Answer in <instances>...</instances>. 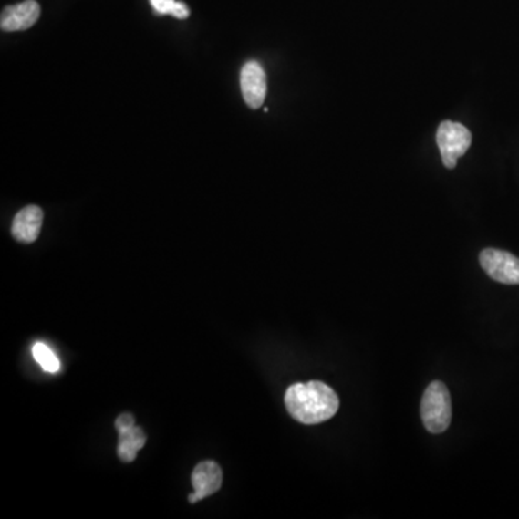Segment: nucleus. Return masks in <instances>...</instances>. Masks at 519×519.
I'll return each instance as SVG.
<instances>
[{
  "mask_svg": "<svg viewBox=\"0 0 519 519\" xmlns=\"http://www.w3.org/2000/svg\"><path fill=\"white\" fill-rule=\"evenodd\" d=\"M285 402L290 416L302 424L324 423L339 410L337 392L320 381L293 384L285 391Z\"/></svg>",
  "mask_w": 519,
  "mask_h": 519,
  "instance_id": "nucleus-1",
  "label": "nucleus"
},
{
  "mask_svg": "<svg viewBox=\"0 0 519 519\" xmlns=\"http://www.w3.org/2000/svg\"><path fill=\"white\" fill-rule=\"evenodd\" d=\"M421 420L427 431L433 434L444 433L452 421L451 392L443 382L433 381L427 387L421 399Z\"/></svg>",
  "mask_w": 519,
  "mask_h": 519,
  "instance_id": "nucleus-2",
  "label": "nucleus"
},
{
  "mask_svg": "<svg viewBox=\"0 0 519 519\" xmlns=\"http://www.w3.org/2000/svg\"><path fill=\"white\" fill-rule=\"evenodd\" d=\"M437 146L441 149V161L447 169H454L459 158L466 153L472 145V133L463 124L443 121L437 130Z\"/></svg>",
  "mask_w": 519,
  "mask_h": 519,
  "instance_id": "nucleus-3",
  "label": "nucleus"
},
{
  "mask_svg": "<svg viewBox=\"0 0 519 519\" xmlns=\"http://www.w3.org/2000/svg\"><path fill=\"white\" fill-rule=\"evenodd\" d=\"M479 262L492 280L503 285H519V258L511 253L486 248L479 255Z\"/></svg>",
  "mask_w": 519,
  "mask_h": 519,
  "instance_id": "nucleus-4",
  "label": "nucleus"
},
{
  "mask_svg": "<svg viewBox=\"0 0 519 519\" xmlns=\"http://www.w3.org/2000/svg\"><path fill=\"white\" fill-rule=\"evenodd\" d=\"M240 86L245 104L253 110L260 109L267 94V77H265V69L257 61H248L243 67Z\"/></svg>",
  "mask_w": 519,
  "mask_h": 519,
  "instance_id": "nucleus-5",
  "label": "nucleus"
},
{
  "mask_svg": "<svg viewBox=\"0 0 519 519\" xmlns=\"http://www.w3.org/2000/svg\"><path fill=\"white\" fill-rule=\"evenodd\" d=\"M116 429L119 431V459L121 462H126V463H130L138 456L139 451L145 447V431L134 424V417L129 413L118 417Z\"/></svg>",
  "mask_w": 519,
  "mask_h": 519,
  "instance_id": "nucleus-6",
  "label": "nucleus"
},
{
  "mask_svg": "<svg viewBox=\"0 0 519 519\" xmlns=\"http://www.w3.org/2000/svg\"><path fill=\"white\" fill-rule=\"evenodd\" d=\"M41 16V6L35 0L5 7L0 16V28L6 32L26 31L32 28Z\"/></svg>",
  "mask_w": 519,
  "mask_h": 519,
  "instance_id": "nucleus-7",
  "label": "nucleus"
},
{
  "mask_svg": "<svg viewBox=\"0 0 519 519\" xmlns=\"http://www.w3.org/2000/svg\"><path fill=\"white\" fill-rule=\"evenodd\" d=\"M223 485V471L220 464L213 461H205L193 469V493L188 496L191 503H196L201 499L213 495Z\"/></svg>",
  "mask_w": 519,
  "mask_h": 519,
  "instance_id": "nucleus-8",
  "label": "nucleus"
},
{
  "mask_svg": "<svg viewBox=\"0 0 519 519\" xmlns=\"http://www.w3.org/2000/svg\"><path fill=\"white\" fill-rule=\"evenodd\" d=\"M42 221H44V213L41 208L36 205L25 207L15 215L14 223H12V235L19 243L31 244L39 237Z\"/></svg>",
  "mask_w": 519,
  "mask_h": 519,
  "instance_id": "nucleus-9",
  "label": "nucleus"
},
{
  "mask_svg": "<svg viewBox=\"0 0 519 519\" xmlns=\"http://www.w3.org/2000/svg\"><path fill=\"white\" fill-rule=\"evenodd\" d=\"M32 355H34L35 361L38 362L39 367L45 372L57 374V372L61 371V362H59L58 357L44 342H36L32 347Z\"/></svg>",
  "mask_w": 519,
  "mask_h": 519,
  "instance_id": "nucleus-10",
  "label": "nucleus"
},
{
  "mask_svg": "<svg viewBox=\"0 0 519 519\" xmlns=\"http://www.w3.org/2000/svg\"><path fill=\"white\" fill-rule=\"evenodd\" d=\"M149 2L158 15L172 14L173 6L176 4V0H149Z\"/></svg>",
  "mask_w": 519,
  "mask_h": 519,
  "instance_id": "nucleus-11",
  "label": "nucleus"
},
{
  "mask_svg": "<svg viewBox=\"0 0 519 519\" xmlns=\"http://www.w3.org/2000/svg\"><path fill=\"white\" fill-rule=\"evenodd\" d=\"M171 15L178 17V19H186V17L191 15L190 7L186 6V4H183V2H178V0H176L175 6H173L172 9V14Z\"/></svg>",
  "mask_w": 519,
  "mask_h": 519,
  "instance_id": "nucleus-12",
  "label": "nucleus"
}]
</instances>
